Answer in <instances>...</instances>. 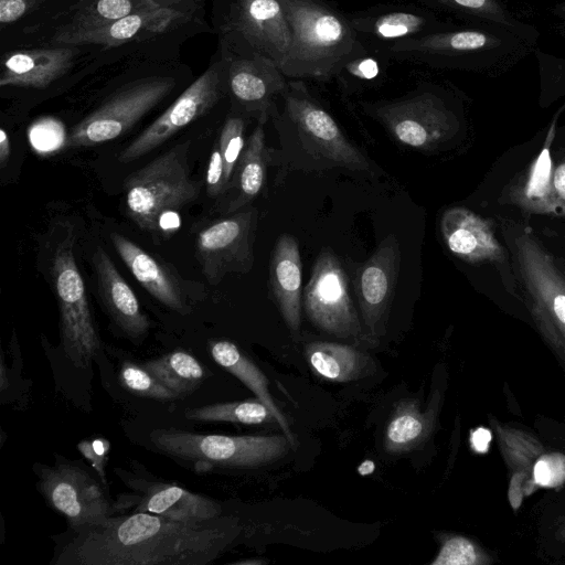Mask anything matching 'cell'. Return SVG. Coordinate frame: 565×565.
<instances>
[{
	"label": "cell",
	"mask_w": 565,
	"mask_h": 565,
	"mask_svg": "<svg viewBox=\"0 0 565 565\" xmlns=\"http://www.w3.org/2000/svg\"><path fill=\"white\" fill-rule=\"evenodd\" d=\"M54 565H207L237 537L232 516L179 521L149 512L71 529Z\"/></svg>",
	"instance_id": "obj_1"
},
{
	"label": "cell",
	"mask_w": 565,
	"mask_h": 565,
	"mask_svg": "<svg viewBox=\"0 0 565 565\" xmlns=\"http://www.w3.org/2000/svg\"><path fill=\"white\" fill-rule=\"evenodd\" d=\"M385 50L393 60L495 74L521 61L533 47L503 28L465 22L398 41Z\"/></svg>",
	"instance_id": "obj_2"
},
{
	"label": "cell",
	"mask_w": 565,
	"mask_h": 565,
	"mask_svg": "<svg viewBox=\"0 0 565 565\" xmlns=\"http://www.w3.org/2000/svg\"><path fill=\"white\" fill-rule=\"evenodd\" d=\"M291 30V45L281 71L289 79L334 77L350 57L367 46L349 17L324 0H282Z\"/></svg>",
	"instance_id": "obj_3"
},
{
	"label": "cell",
	"mask_w": 565,
	"mask_h": 565,
	"mask_svg": "<svg viewBox=\"0 0 565 565\" xmlns=\"http://www.w3.org/2000/svg\"><path fill=\"white\" fill-rule=\"evenodd\" d=\"M189 142L180 143L129 175L125 182L130 218L151 233L166 230L168 215L193 202L200 192L188 163Z\"/></svg>",
	"instance_id": "obj_4"
},
{
	"label": "cell",
	"mask_w": 565,
	"mask_h": 565,
	"mask_svg": "<svg viewBox=\"0 0 565 565\" xmlns=\"http://www.w3.org/2000/svg\"><path fill=\"white\" fill-rule=\"evenodd\" d=\"M214 22L222 45L284 65L291 30L282 0H215Z\"/></svg>",
	"instance_id": "obj_5"
},
{
	"label": "cell",
	"mask_w": 565,
	"mask_h": 565,
	"mask_svg": "<svg viewBox=\"0 0 565 565\" xmlns=\"http://www.w3.org/2000/svg\"><path fill=\"white\" fill-rule=\"evenodd\" d=\"M514 249L532 318L565 372V276L531 234L518 235Z\"/></svg>",
	"instance_id": "obj_6"
},
{
	"label": "cell",
	"mask_w": 565,
	"mask_h": 565,
	"mask_svg": "<svg viewBox=\"0 0 565 565\" xmlns=\"http://www.w3.org/2000/svg\"><path fill=\"white\" fill-rule=\"evenodd\" d=\"M392 137L415 149H431L456 135L459 117L440 88L426 87L392 102L365 106Z\"/></svg>",
	"instance_id": "obj_7"
},
{
	"label": "cell",
	"mask_w": 565,
	"mask_h": 565,
	"mask_svg": "<svg viewBox=\"0 0 565 565\" xmlns=\"http://www.w3.org/2000/svg\"><path fill=\"white\" fill-rule=\"evenodd\" d=\"M151 443L161 451L196 462L230 467H257L271 462L290 448L287 436L205 435L180 429H154Z\"/></svg>",
	"instance_id": "obj_8"
},
{
	"label": "cell",
	"mask_w": 565,
	"mask_h": 565,
	"mask_svg": "<svg viewBox=\"0 0 565 565\" xmlns=\"http://www.w3.org/2000/svg\"><path fill=\"white\" fill-rule=\"evenodd\" d=\"M51 273L60 309L63 351L76 367L85 369L98 352L100 340L75 262L72 238L56 247Z\"/></svg>",
	"instance_id": "obj_9"
},
{
	"label": "cell",
	"mask_w": 565,
	"mask_h": 565,
	"mask_svg": "<svg viewBox=\"0 0 565 565\" xmlns=\"http://www.w3.org/2000/svg\"><path fill=\"white\" fill-rule=\"evenodd\" d=\"M281 118L300 141L328 167L351 171L370 169L367 158L343 135L333 117L310 94L303 79H289L282 97Z\"/></svg>",
	"instance_id": "obj_10"
},
{
	"label": "cell",
	"mask_w": 565,
	"mask_h": 565,
	"mask_svg": "<svg viewBox=\"0 0 565 565\" xmlns=\"http://www.w3.org/2000/svg\"><path fill=\"white\" fill-rule=\"evenodd\" d=\"M171 76H149L120 88L77 124L66 138L67 148L88 147L120 137L168 96Z\"/></svg>",
	"instance_id": "obj_11"
},
{
	"label": "cell",
	"mask_w": 565,
	"mask_h": 565,
	"mask_svg": "<svg viewBox=\"0 0 565 565\" xmlns=\"http://www.w3.org/2000/svg\"><path fill=\"white\" fill-rule=\"evenodd\" d=\"M302 305L308 319L320 330L343 339L362 334L347 274L331 248L321 249L317 256Z\"/></svg>",
	"instance_id": "obj_12"
},
{
	"label": "cell",
	"mask_w": 565,
	"mask_h": 565,
	"mask_svg": "<svg viewBox=\"0 0 565 565\" xmlns=\"http://www.w3.org/2000/svg\"><path fill=\"white\" fill-rule=\"evenodd\" d=\"M221 62L225 88L242 113L266 122L288 81L279 65L269 58L234 52L221 44Z\"/></svg>",
	"instance_id": "obj_13"
},
{
	"label": "cell",
	"mask_w": 565,
	"mask_h": 565,
	"mask_svg": "<svg viewBox=\"0 0 565 565\" xmlns=\"http://www.w3.org/2000/svg\"><path fill=\"white\" fill-rule=\"evenodd\" d=\"M225 89L221 58L212 63L182 94L120 153L122 163L134 161L170 139L210 110Z\"/></svg>",
	"instance_id": "obj_14"
},
{
	"label": "cell",
	"mask_w": 565,
	"mask_h": 565,
	"mask_svg": "<svg viewBox=\"0 0 565 565\" xmlns=\"http://www.w3.org/2000/svg\"><path fill=\"white\" fill-rule=\"evenodd\" d=\"M256 224L257 210L248 209L218 220L199 233L196 254L211 285H217L227 273L252 269Z\"/></svg>",
	"instance_id": "obj_15"
},
{
	"label": "cell",
	"mask_w": 565,
	"mask_h": 565,
	"mask_svg": "<svg viewBox=\"0 0 565 565\" xmlns=\"http://www.w3.org/2000/svg\"><path fill=\"white\" fill-rule=\"evenodd\" d=\"M39 489L71 529L98 523L113 515L99 483L84 469L68 463L39 468Z\"/></svg>",
	"instance_id": "obj_16"
},
{
	"label": "cell",
	"mask_w": 565,
	"mask_h": 565,
	"mask_svg": "<svg viewBox=\"0 0 565 565\" xmlns=\"http://www.w3.org/2000/svg\"><path fill=\"white\" fill-rule=\"evenodd\" d=\"M401 267L396 237L387 235L356 270L355 291L369 337L375 339L386 321Z\"/></svg>",
	"instance_id": "obj_17"
},
{
	"label": "cell",
	"mask_w": 565,
	"mask_h": 565,
	"mask_svg": "<svg viewBox=\"0 0 565 565\" xmlns=\"http://www.w3.org/2000/svg\"><path fill=\"white\" fill-rule=\"evenodd\" d=\"M359 39L366 45L387 46L416 36L445 30L455 23L434 11L415 7L382 6L349 15Z\"/></svg>",
	"instance_id": "obj_18"
},
{
	"label": "cell",
	"mask_w": 565,
	"mask_h": 565,
	"mask_svg": "<svg viewBox=\"0 0 565 565\" xmlns=\"http://www.w3.org/2000/svg\"><path fill=\"white\" fill-rule=\"evenodd\" d=\"M109 237L121 260L153 298L182 315L188 312L184 285L173 268L117 232Z\"/></svg>",
	"instance_id": "obj_19"
},
{
	"label": "cell",
	"mask_w": 565,
	"mask_h": 565,
	"mask_svg": "<svg viewBox=\"0 0 565 565\" xmlns=\"http://www.w3.org/2000/svg\"><path fill=\"white\" fill-rule=\"evenodd\" d=\"M440 231L449 250L465 262H500L504 257V250L490 224L468 209L451 207L445 211Z\"/></svg>",
	"instance_id": "obj_20"
},
{
	"label": "cell",
	"mask_w": 565,
	"mask_h": 565,
	"mask_svg": "<svg viewBox=\"0 0 565 565\" xmlns=\"http://www.w3.org/2000/svg\"><path fill=\"white\" fill-rule=\"evenodd\" d=\"M269 290L287 327L298 333L301 322L302 266L297 239L278 237L270 258Z\"/></svg>",
	"instance_id": "obj_21"
},
{
	"label": "cell",
	"mask_w": 565,
	"mask_h": 565,
	"mask_svg": "<svg viewBox=\"0 0 565 565\" xmlns=\"http://www.w3.org/2000/svg\"><path fill=\"white\" fill-rule=\"evenodd\" d=\"M93 265L100 298L114 322L131 338L143 335L150 328V321L135 292L102 247L96 248Z\"/></svg>",
	"instance_id": "obj_22"
},
{
	"label": "cell",
	"mask_w": 565,
	"mask_h": 565,
	"mask_svg": "<svg viewBox=\"0 0 565 565\" xmlns=\"http://www.w3.org/2000/svg\"><path fill=\"white\" fill-rule=\"evenodd\" d=\"M76 52L62 46L8 54L2 61L0 86L45 88L71 68Z\"/></svg>",
	"instance_id": "obj_23"
},
{
	"label": "cell",
	"mask_w": 565,
	"mask_h": 565,
	"mask_svg": "<svg viewBox=\"0 0 565 565\" xmlns=\"http://www.w3.org/2000/svg\"><path fill=\"white\" fill-rule=\"evenodd\" d=\"M173 18H186L164 9H148L135 12L125 18L86 29L63 31L57 34L56 44L85 45L96 44L115 46L129 43L148 32L159 31Z\"/></svg>",
	"instance_id": "obj_24"
},
{
	"label": "cell",
	"mask_w": 565,
	"mask_h": 565,
	"mask_svg": "<svg viewBox=\"0 0 565 565\" xmlns=\"http://www.w3.org/2000/svg\"><path fill=\"white\" fill-rule=\"evenodd\" d=\"M136 512H149L179 521H207L218 518L216 501L170 483H147Z\"/></svg>",
	"instance_id": "obj_25"
},
{
	"label": "cell",
	"mask_w": 565,
	"mask_h": 565,
	"mask_svg": "<svg viewBox=\"0 0 565 565\" xmlns=\"http://www.w3.org/2000/svg\"><path fill=\"white\" fill-rule=\"evenodd\" d=\"M429 9L444 11L466 23L503 28L535 47L539 30L519 19L502 0H416Z\"/></svg>",
	"instance_id": "obj_26"
},
{
	"label": "cell",
	"mask_w": 565,
	"mask_h": 565,
	"mask_svg": "<svg viewBox=\"0 0 565 565\" xmlns=\"http://www.w3.org/2000/svg\"><path fill=\"white\" fill-rule=\"evenodd\" d=\"M305 352L311 369L326 380L349 382L369 374L371 360L351 345L315 341Z\"/></svg>",
	"instance_id": "obj_27"
},
{
	"label": "cell",
	"mask_w": 565,
	"mask_h": 565,
	"mask_svg": "<svg viewBox=\"0 0 565 565\" xmlns=\"http://www.w3.org/2000/svg\"><path fill=\"white\" fill-rule=\"evenodd\" d=\"M263 126L264 122L258 121L237 163L231 184L236 188V194L227 207L228 212L250 203L264 188L269 154Z\"/></svg>",
	"instance_id": "obj_28"
},
{
	"label": "cell",
	"mask_w": 565,
	"mask_h": 565,
	"mask_svg": "<svg viewBox=\"0 0 565 565\" xmlns=\"http://www.w3.org/2000/svg\"><path fill=\"white\" fill-rule=\"evenodd\" d=\"M213 360L227 372L241 380L273 413L275 420L289 438L290 433L287 419L273 401L268 390V381L263 372L231 341L218 340L210 343Z\"/></svg>",
	"instance_id": "obj_29"
},
{
	"label": "cell",
	"mask_w": 565,
	"mask_h": 565,
	"mask_svg": "<svg viewBox=\"0 0 565 565\" xmlns=\"http://www.w3.org/2000/svg\"><path fill=\"white\" fill-rule=\"evenodd\" d=\"M494 431L497 445L503 461L511 472L521 471L526 476L525 497L534 493L532 476L536 462L547 451L543 443L533 434L500 423L494 416H488Z\"/></svg>",
	"instance_id": "obj_30"
},
{
	"label": "cell",
	"mask_w": 565,
	"mask_h": 565,
	"mask_svg": "<svg viewBox=\"0 0 565 565\" xmlns=\"http://www.w3.org/2000/svg\"><path fill=\"white\" fill-rule=\"evenodd\" d=\"M435 418L436 405L422 413L413 401L402 402L387 424L385 450L398 454L416 447L430 433Z\"/></svg>",
	"instance_id": "obj_31"
},
{
	"label": "cell",
	"mask_w": 565,
	"mask_h": 565,
	"mask_svg": "<svg viewBox=\"0 0 565 565\" xmlns=\"http://www.w3.org/2000/svg\"><path fill=\"white\" fill-rule=\"evenodd\" d=\"M142 366L179 396L193 392L205 377L201 363L181 350L150 360Z\"/></svg>",
	"instance_id": "obj_32"
},
{
	"label": "cell",
	"mask_w": 565,
	"mask_h": 565,
	"mask_svg": "<svg viewBox=\"0 0 565 565\" xmlns=\"http://www.w3.org/2000/svg\"><path fill=\"white\" fill-rule=\"evenodd\" d=\"M347 60L334 77L347 92L367 88L384 82L391 55L383 47L370 46Z\"/></svg>",
	"instance_id": "obj_33"
},
{
	"label": "cell",
	"mask_w": 565,
	"mask_h": 565,
	"mask_svg": "<svg viewBox=\"0 0 565 565\" xmlns=\"http://www.w3.org/2000/svg\"><path fill=\"white\" fill-rule=\"evenodd\" d=\"M184 416L192 420L228 422L244 425H259L275 419L269 408L258 398L205 405L185 412Z\"/></svg>",
	"instance_id": "obj_34"
},
{
	"label": "cell",
	"mask_w": 565,
	"mask_h": 565,
	"mask_svg": "<svg viewBox=\"0 0 565 565\" xmlns=\"http://www.w3.org/2000/svg\"><path fill=\"white\" fill-rule=\"evenodd\" d=\"M142 10L131 0H93L88 7L78 10L71 26L62 32L98 26Z\"/></svg>",
	"instance_id": "obj_35"
},
{
	"label": "cell",
	"mask_w": 565,
	"mask_h": 565,
	"mask_svg": "<svg viewBox=\"0 0 565 565\" xmlns=\"http://www.w3.org/2000/svg\"><path fill=\"white\" fill-rule=\"evenodd\" d=\"M493 557L476 541L462 535H449L430 565H489Z\"/></svg>",
	"instance_id": "obj_36"
},
{
	"label": "cell",
	"mask_w": 565,
	"mask_h": 565,
	"mask_svg": "<svg viewBox=\"0 0 565 565\" xmlns=\"http://www.w3.org/2000/svg\"><path fill=\"white\" fill-rule=\"evenodd\" d=\"M119 381L127 391L138 396L158 401H171L180 397L143 366L130 361H125L121 364Z\"/></svg>",
	"instance_id": "obj_37"
},
{
	"label": "cell",
	"mask_w": 565,
	"mask_h": 565,
	"mask_svg": "<svg viewBox=\"0 0 565 565\" xmlns=\"http://www.w3.org/2000/svg\"><path fill=\"white\" fill-rule=\"evenodd\" d=\"M245 120L242 116H230L225 120L218 138V147L224 162L225 191L230 189L233 177L245 147Z\"/></svg>",
	"instance_id": "obj_38"
},
{
	"label": "cell",
	"mask_w": 565,
	"mask_h": 565,
	"mask_svg": "<svg viewBox=\"0 0 565 565\" xmlns=\"http://www.w3.org/2000/svg\"><path fill=\"white\" fill-rule=\"evenodd\" d=\"M77 448L79 452L92 463L102 481L106 483L105 467L109 451V443L105 438H95L92 440H82Z\"/></svg>",
	"instance_id": "obj_39"
},
{
	"label": "cell",
	"mask_w": 565,
	"mask_h": 565,
	"mask_svg": "<svg viewBox=\"0 0 565 565\" xmlns=\"http://www.w3.org/2000/svg\"><path fill=\"white\" fill-rule=\"evenodd\" d=\"M206 188L211 196H216L225 192L224 162L218 143L214 146L210 156L206 172Z\"/></svg>",
	"instance_id": "obj_40"
},
{
	"label": "cell",
	"mask_w": 565,
	"mask_h": 565,
	"mask_svg": "<svg viewBox=\"0 0 565 565\" xmlns=\"http://www.w3.org/2000/svg\"><path fill=\"white\" fill-rule=\"evenodd\" d=\"M34 0H0V23L10 24L28 11Z\"/></svg>",
	"instance_id": "obj_41"
},
{
	"label": "cell",
	"mask_w": 565,
	"mask_h": 565,
	"mask_svg": "<svg viewBox=\"0 0 565 565\" xmlns=\"http://www.w3.org/2000/svg\"><path fill=\"white\" fill-rule=\"evenodd\" d=\"M159 9L169 10L183 17H190L193 11L201 8L204 0H148Z\"/></svg>",
	"instance_id": "obj_42"
},
{
	"label": "cell",
	"mask_w": 565,
	"mask_h": 565,
	"mask_svg": "<svg viewBox=\"0 0 565 565\" xmlns=\"http://www.w3.org/2000/svg\"><path fill=\"white\" fill-rule=\"evenodd\" d=\"M526 481V476L521 471L511 472L509 488H508V499L511 509L516 512L523 502L524 493V484Z\"/></svg>",
	"instance_id": "obj_43"
},
{
	"label": "cell",
	"mask_w": 565,
	"mask_h": 565,
	"mask_svg": "<svg viewBox=\"0 0 565 565\" xmlns=\"http://www.w3.org/2000/svg\"><path fill=\"white\" fill-rule=\"evenodd\" d=\"M490 440V431L484 428H478L470 435L471 447L476 452L479 454H484L488 450Z\"/></svg>",
	"instance_id": "obj_44"
},
{
	"label": "cell",
	"mask_w": 565,
	"mask_h": 565,
	"mask_svg": "<svg viewBox=\"0 0 565 565\" xmlns=\"http://www.w3.org/2000/svg\"><path fill=\"white\" fill-rule=\"evenodd\" d=\"M552 182L557 196L565 201V162L555 168Z\"/></svg>",
	"instance_id": "obj_45"
},
{
	"label": "cell",
	"mask_w": 565,
	"mask_h": 565,
	"mask_svg": "<svg viewBox=\"0 0 565 565\" xmlns=\"http://www.w3.org/2000/svg\"><path fill=\"white\" fill-rule=\"evenodd\" d=\"M11 154V142L7 131L0 129V167L3 169Z\"/></svg>",
	"instance_id": "obj_46"
},
{
	"label": "cell",
	"mask_w": 565,
	"mask_h": 565,
	"mask_svg": "<svg viewBox=\"0 0 565 565\" xmlns=\"http://www.w3.org/2000/svg\"><path fill=\"white\" fill-rule=\"evenodd\" d=\"M552 14L556 20V29L557 31L565 36V0L555 4L552 10Z\"/></svg>",
	"instance_id": "obj_47"
},
{
	"label": "cell",
	"mask_w": 565,
	"mask_h": 565,
	"mask_svg": "<svg viewBox=\"0 0 565 565\" xmlns=\"http://www.w3.org/2000/svg\"><path fill=\"white\" fill-rule=\"evenodd\" d=\"M374 468L375 463L372 460H365L358 467V471L361 476H366L372 473Z\"/></svg>",
	"instance_id": "obj_48"
},
{
	"label": "cell",
	"mask_w": 565,
	"mask_h": 565,
	"mask_svg": "<svg viewBox=\"0 0 565 565\" xmlns=\"http://www.w3.org/2000/svg\"><path fill=\"white\" fill-rule=\"evenodd\" d=\"M265 562L262 561V559H245V561H237V562H234L233 564L235 565H249V564H264Z\"/></svg>",
	"instance_id": "obj_49"
},
{
	"label": "cell",
	"mask_w": 565,
	"mask_h": 565,
	"mask_svg": "<svg viewBox=\"0 0 565 565\" xmlns=\"http://www.w3.org/2000/svg\"><path fill=\"white\" fill-rule=\"evenodd\" d=\"M558 535L563 537L562 540L565 541V522H563L558 530Z\"/></svg>",
	"instance_id": "obj_50"
}]
</instances>
